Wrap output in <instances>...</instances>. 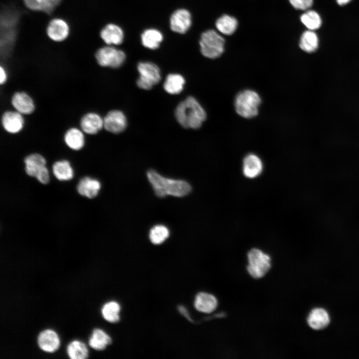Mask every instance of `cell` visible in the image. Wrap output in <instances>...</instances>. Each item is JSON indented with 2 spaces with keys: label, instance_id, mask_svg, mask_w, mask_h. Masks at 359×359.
Listing matches in <instances>:
<instances>
[{
  "label": "cell",
  "instance_id": "cell-1",
  "mask_svg": "<svg viewBox=\"0 0 359 359\" xmlns=\"http://www.w3.org/2000/svg\"><path fill=\"white\" fill-rule=\"evenodd\" d=\"M147 176L156 194L160 197L167 195L182 197L191 190L190 185L186 181L165 178L152 169L147 172Z\"/></svg>",
  "mask_w": 359,
  "mask_h": 359
},
{
  "label": "cell",
  "instance_id": "cell-2",
  "mask_svg": "<svg viewBox=\"0 0 359 359\" xmlns=\"http://www.w3.org/2000/svg\"><path fill=\"white\" fill-rule=\"evenodd\" d=\"M175 116L183 128L196 129L200 127L206 114L199 103L194 97L189 96L178 105Z\"/></svg>",
  "mask_w": 359,
  "mask_h": 359
},
{
  "label": "cell",
  "instance_id": "cell-3",
  "mask_svg": "<svg viewBox=\"0 0 359 359\" xmlns=\"http://www.w3.org/2000/svg\"><path fill=\"white\" fill-rule=\"evenodd\" d=\"M261 102V98L256 92L244 90L240 92L235 97V110L240 116L251 118L258 114Z\"/></svg>",
  "mask_w": 359,
  "mask_h": 359
},
{
  "label": "cell",
  "instance_id": "cell-4",
  "mask_svg": "<svg viewBox=\"0 0 359 359\" xmlns=\"http://www.w3.org/2000/svg\"><path fill=\"white\" fill-rule=\"evenodd\" d=\"M225 40L217 31L209 29L203 32L199 40L201 54L205 57L214 59L220 56L224 50Z\"/></svg>",
  "mask_w": 359,
  "mask_h": 359
},
{
  "label": "cell",
  "instance_id": "cell-5",
  "mask_svg": "<svg viewBox=\"0 0 359 359\" xmlns=\"http://www.w3.org/2000/svg\"><path fill=\"white\" fill-rule=\"evenodd\" d=\"M247 271L253 278L263 277L271 268L270 256L259 249H251L247 254Z\"/></svg>",
  "mask_w": 359,
  "mask_h": 359
},
{
  "label": "cell",
  "instance_id": "cell-6",
  "mask_svg": "<svg viewBox=\"0 0 359 359\" xmlns=\"http://www.w3.org/2000/svg\"><path fill=\"white\" fill-rule=\"evenodd\" d=\"M25 171L30 177H35L41 183L46 184L49 180V175L46 167V162L43 156L33 153L24 159Z\"/></svg>",
  "mask_w": 359,
  "mask_h": 359
},
{
  "label": "cell",
  "instance_id": "cell-7",
  "mask_svg": "<svg viewBox=\"0 0 359 359\" xmlns=\"http://www.w3.org/2000/svg\"><path fill=\"white\" fill-rule=\"evenodd\" d=\"M140 76L137 81L138 86L144 90L151 89L161 80L159 68L150 62H140L137 66Z\"/></svg>",
  "mask_w": 359,
  "mask_h": 359
},
{
  "label": "cell",
  "instance_id": "cell-8",
  "mask_svg": "<svg viewBox=\"0 0 359 359\" xmlns=\"http://www.w3.org/2000/svg\"><path fill=\"white\" fill-rule=\"evenodd\" d=\"M95 58L101 66L116 68L123 64L126 55L121 50L112 46H105L97 51Z\"/></svg>",
  "mask_w": 359,
  "mask_h": 359
},
{
  "label": "cell",
  "instance_id": "cell-9",
  "mask_svg": "<svg viewBox=\"0 0 359 359\" xmlns=\"http://www.w3.org/2000/svg\"><path fill=\"white\" fill-rule=\"evenodd\" d=\"M23 116L14 110L4 112L1 119L4 131L10 134H16L21 132L25 124Z\"/></svg>",
  "mask_w": 359,
  "mask_h": 359
},
{
  "label": "cell",
  "instance_id": "cell-10",
  "mask_svg": "<svg viewBox=\"0 0 359 359\" xmlns=\"http://www.w3.org/2000/svg\"><path fill=\"white\" fill-rule=\"evenodd\" d=\"M104 128L110 133L119 134L126 129L127 119L124 113L117 110L108 112L103 118Z\"/></svg>",
  "mask_w": 359,
  "mask_h": 359
},
{
  "label": "cell",
  "instance_id": "cell-11",
  "mask_svg": "<svg viewBox=\"0 0 359 359\" xmlns=\"http://www.w3.org/2000/svg\"><path fill=\"white\" fill-rule=\"evenodd\" d=\"M191 23L190 13L183 8L175 11L170 19L171 29L173 31L180 34L185 33L190 27Z\"/></svg>",
  "mask_w": 359,
  "mask_h": 359
},
{
  "label": "cell",
  "instance_id": "cell-12",
  "mask_svg": "<svg viewBox=\"0 0 359 359\" xmlns=\"http://www.w3.org/2000/svg\"><path fill=\"white\" fill-rule=\"evenodd\" d=\"M79 125L85 134L94 135L104 128L103 118L97 113L88 112L81 118Z\"/></svg>",
  "mask_w": 359,
  "mask_h": 359
},
{
  "label": "cell",
  "instance_id": "cell-13",
  "mask_svg": "<svg viewBox=\"0 0 359 359\" xmlns=\"http://www.w3.org/2000/svg\"><path fill=\"white\" fill-rule=\"evenodd\" d=\"M37 343L42 351L52 353L56 351L60 344V339L54 330L47 329L41 331L38 335Z\"/></svg>",
  "mask_w": 359,
  "mask_h": 359
},
{
  "label": "cell",
  "instance_id": "cell-14",
  "mask_svg": "<svg viewBox=\"0 0 359 359\" xmlns=\"http://www.w3.org/2000/svg\"><path fill=\"white\" fill-rule=\"evenodd\" d=\"M11 104L14 110L23 115L31 114L35 109L33 99L24 91L15 92L11 97Z\"/></svg>",
  "mask_w": 359,
  "mask_h": 359
},
{
  "label": "cell",
  "instance_id": "cell-15",
  "mask_svg": "<svg viewBox=\"0 0 359 359\" xmlns=\"http://www.w3.org/2000/svg\"><path fill=\"white\" fill-rule=\"evenodd\" d=\"M69 28L67 22L60 18H54L49 23L46 32L49 37L55 41H61L68 35Z\"/></svg>",
  "mask_w": 359,
  "mask_h": 359
},
{
  "label": "cell",
  "instance_id": "cell-16",
  "mask_svg": "<svg viewBox=\"0 0 359 359\" xmlns=\"http://www.w3.org/2000/svg\"><path fill=\"white\" fill-rule=\"evenodd\" d=\"M263 163L260 158L254 154L246 155L243 161V173L249 179H254L260 175L263 171Z\"/></svg>",
  "mask_w": 359,
  "mask_h": 359
},
{
  "label": "cell",
  "instance_id": "cell-17",
  "mask_svg": "<svg viewBox=\"0 0 359 359\" xmlns=\"http://www.w3.org/2000/svg\"><path fill=\"white\" fill-rule=\"evenodd\" d=\"M63 140L69 148L74 151H79L85 145V133L80 128L71 127L65 132Z\"/></svg>",
  "mask_w": 359,
  "mask_h": 359
},
{
  "label": "cell",
  "instance_id": "cell-18",
  "mask_svg": "<svg viewBox=\"0 0 359 359\" xmlns=\"http://www.w3.org/2000/svg\"><path fill=\"white\" fill-rule=\"evenodd\" d=\"M100 36L107 44L119 45L124 40V32L118 25L110 23L106 25L100 32Z\"/></svg>",
  "mask_w": 359,
  "mask_h": 359
},
{
  "label": "cell",
  "instance_id": "cell-19",
  "mask_svg": "<svg viewBox=\"0 0 359 359\" xmlns=\"http://www.w3.org/2000/svg\"><path fill=\"white\" fill-rule=\"evenodd\" d=\"M101 188V183L97 180L85 177L79 180L77 185L78 192L89 198L96 197Z\"/></svg>",
  "mask_w": 359,
  "mask_h": 359
},
{
  "label": "cell",
  "instance_id": "cell-20",
  "mask_svg": "<svg viewBox=\"0 0 359 359\" xmlns=\"http://www.w3.org/2000/svg\"><path fill=\"white\" fill-rule=\"evenodd\" d=\"M218 302L215 297L205 292L198 293L195 299L194 307L199 312L210 313L214 311Z\"/></svg>",
  "mask_w": 359,
  "mask_h": 359
},
{
  "label": "cell",
  "instance_id": "cell-21",
  "mask_svg": "<svg viewBox=\"0 0 359 359\" xmlns=\"http://www.w3.org/2000/svg\"><path fill=\"white\" fill-rule=\"evenodd\" d=\"M307 322L309 326L316 330H322L330 323V317L326 310L322 308L313 309L309 314Z\"/></svg>",
  "mask_w": 359,
  "mask_h": 359
},
{
  "label": "cell",
  "instance_id": "cell-22",
  "mask_svg": "<svg viewBox=\"0 0 359 359\" xmlns=\"http://www.w3.org/2000/svg\"><path fill=\"white\" fill-rule=\"evenodd\" d=\"M299 45L304 52L312 53L319 48V39L317 34L314 30H307L301 34Z\"/></svg>",
  "mask_w": 359,
  "mask_h": 359
},
{
  "label": "cell",
  "instance_id": "cell-23",
  "mask_svg": "<svg viewBox=\"0 0 359 359\" xmlns=\"http://www.w3.org/2000/svg\"><path fill=\"white\" fill-rule=\"evenodd\" d=\"M110 337L103 330L99 328L93 330L88 341L89 346L97 351L104 350L111 343Z\"/></svg>",
  "mask_w": 359,
  "mask_h": 359
},
{
  "label": "cell",
  "instance_id": "cell-24",
  "mask_svg": "<svg viewBox=\"0 0 359 359\" xmlns=\"http://www.w3.org/2000/svg\"><path fill=\"white\" fill-rule=\"evenodd\" d=\"M143 45L150 49L158 48L163 40L162 32L155 28H149L143 31L141 36Z\"/></svg>",
  "mask_w": 359,
  "mask_h": 359
},
{
  "label": "cell",
  "instance_id": "cell-25",
  "mask_svg": "<svg viewBox=\"0 0 359 359\" xmlns=\"http://www.w3.org/2000/svg\"><path fill=\"white\" fill-rule=\"evenodd\" d=\"M215 26L218 32L221 34L230 35L236 31L238 21L236 18L232 16L223 14L217 19Z\"/></svg>",
  "mask_w": 359,
  "mask_h": 359
},
{
  "label": "cell",
  "instance_id": "cell-26",
  "mask_svg": "<svg viewBox=\"0 0 359 359\" xmlns=\"http://www.w3.org/2000/svg\"><path fill=\"white\" fill-rule=\"evenodd\" d=\"M54 176L59 180H68L73 177V170L69 162L62 160L55 162L52 166Z\"/></svg>",
  "mask_w": 359,
  "mask_h": 359
},
{
  "label": "cell",
  "instance_id": "cell-27",
  "mask_svg": "<svg viewBox=\"0 0 359 359\" xmlns=\"http://www.w3.org/2000/svg\"><path fill=\"white\" fill-rule=\"evenodd\" d=\"M68 357L71 359H85L88 357V350L82 342L74 340L71 341L66 348Z\"/></svg>",
  "mask_w": 359,
  "mask_h": 359
},
{
  "label": "cell",
  "instance_id": "cell-28",
  "mask_svg": "<svg viewBox=\"0 0 359 359\" xmlns=\"http://www.w3.org/2000/svg\"><path fill=\"white\" fill-rule=\"evenodd\" d=\"M184 83V79L181 75L170 74L166 79L164 88L168 93L177 94L182 91Z\"/></svg>",
  "mask_w": 359,
  "mask_h": 359
},
{
  "label": "cell",
  "instance_id": "cell-29",
  "mask_svg": "<svg viewBox=\"0 0 359 359\" xmlns=\"http://www.w3.org/2000/svg\"><path fill=\"white\" fill-rule=\"evenodd\" d=\"M302 24L308 30H316L320 28L322 19L320 14L315 10L308 9L300 16Z\"/></svg>",
  "mask_w": 359,
  "mask_h": 359
},
{
  "label": "cell",
  "instance_id": "cell-30",
  "mask_svg": "<svg viewBox=\"0 0 359 359\" xmlns=\"http://www.w3.org/2000/svg\"><path fill=\"white\" fill-rule=\"evenodd\" d=\"M120 306L115 301H110L105 303L101 309V314L107 321L115 323L120 320L119 313Z\"/></svg>",
  "mask_w": 359,
  "mask_h": 359
},
{
  "label": "cell",
  "instance_id": "cell-31",
  "mask_svg": "<svg viewBox=\"0 0 359 359\" xmlns=\"http://www.w3.org/2000/svg\"><path fill=\"white\" fill-rule=\"evenodd\" d=\"M169 234V230L166 226L163 225H157L150 230L149 238L153 244H160L168 238Z\"/></svg>",
  "mask_w": 359,
  "mask_h": 359
},
{
  "label": "cell",
  "instance_id": "cell-32",
  "mask_svg": "<svg viewBox=\"0 0 359 359\" xmlns=\"http://www.w3.org/2000/svg\"><path fill=\"white\" fill-rule=\"evenodd\" d=\"M291 5L295 9L302 10L309 9L313 4V0H289Z\"/></svg>",
  "mask_w": 359,
  "mask_h": 359
},
{
  "label": "cell",
  "instance_id": "cell-33",
  "mask_svg": "<svg viewBox=\"0 0 359 359\" xmlns=\"http://www.w3.org/2000/svg\"><path fill=\"white\" fill-rule=\"evenodd\" d=\"M23 1L26 7L31 10L43 11L45 0H23Z\"/></svg>",
  "mask_w": 359,
  "mask_h": 359
},
{
  "label": "cell",
  "instance_id": "cell-34",
  "mask_svg": "<svg viewBox=\"0 0 359 359\" xmlns=\"http://www.w3.org/2000/svg\"><path fill=\"white\" fill-rule=\"evenodd\" d=\"M61 0H45L43 11L47 14L52 12L56 6L60 2Z\"/></svg>",
  "mask_w": 359,
  "mask_h": 359
},
{
  "label": "cell",
  "instance_id": "cell-35",
  "mask_svg": "<svg viewBox=\"0 0 359 359\" xmlns=\"http://www.w3.org/2000/svg\"><path fill=\"white\" fill-rule=\"evenodd\" d=\"M7 75L5 69L2 67H0V83L1 85L4 84L7 81Z\"/></svg>",
  "mask_w": 359,
  "mask_h": 359
},
{
  "label": "cell",
  "instance_id": "cell-36",
  "mask_svg": "<svg viewBox=\"0 0 359 359\" xmlns=\"http://www.w3.org/2000/svg\"><path fill=\"white\" fill-rule=\"evenodd\" d=\"M351 0H336L337 3L341 6H343L349 3Z\"/></svg>",
  "mask_w": 359,
  "mask_h": 359
}]
</instances>
